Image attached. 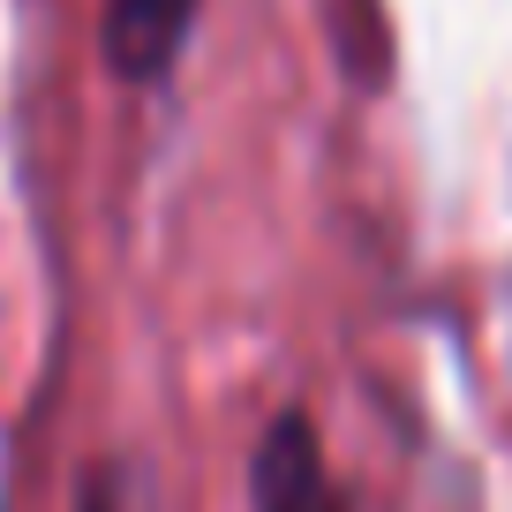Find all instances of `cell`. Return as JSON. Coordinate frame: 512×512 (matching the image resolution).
<instances>
[{
	"instance_id": "6da1fadb",
	"label": "cell",
	"mask_w": 512,
	"mask_h": 512,
	"mask_svg": "<svg viewBox=\"0 0 512 512\" xmlns=\"http://www.w3.org/2000/svg\"><path fill=\"white\" fill-rule=\"evenodd\" d=\"M256 512H339L309 422L287 415V422L264 430V452H256Z\"/></svg>"
},
{
	"instance_id": "7a4b0ae2",
	"label": "cell",
	"mask_w": 512,
	"mask_h": 512,
	"mask_svg": "<svg viewBox=\"0 0 512 512\" xmlns=\"http://www.w3.org/2000/svg\"><path fill=\"white\" fill-rule=\"evenodd\" d=\"M196 0H106V53L121 76H166Z\"/></svg>"
},
{
	"instance_id": "3957f363",
	"label": "cell",
	"mask_w": 512,
	"mask_h": 512,
	"mask_svg": "<svg viewBox=\"0 0 512 512\" xmlns=\"http://www.w3.org/2000/svg\"><path fill=\"white\" fill-rule=\"evenodd\" d=\"M91 512H121V490H113V482H106V490H91Z\"/></svg>"
}]
</instances>
